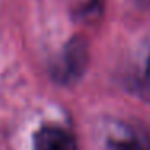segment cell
Returning <instances> with one entry per match:
<instances>
[{"label":"cell","instance_id":"cell-1","mask_svg":"<svg viewBox=\"0 0 150 150\" xmlns=\"http://www.w3.org/2000/svg\"><path fill=\"white\" fill-rule=\"evenodd\" d=\"M34 150H78L76 140L58 126H44L34 137Z\"/></svg>","mask_w":150,"mask_h":150},{"label":"cell","instance_id":"cell-2","mask_svg":"<svg viewBox=\"0 0 150 150\" xmlns=\"http://www.w3.org/2000/svg\"><path fill=\"white\" fill-rule=\"evenodd\" d=\"M84 60H86V53H84V47L78 45L76 42H73L68 47V52L65 55V63H66V76H73L78 74L84 66Z\"/></svg>","mask_w":150,"mask_h":150},{"label":"cell","instance_id":"cell-3","mask_svg":"<svg viewBox=\"0 0 150 150\" xmlns=\"http://www.w3.org/2000/svg\"><path fill=\"white\" fill-rule=\"evenodd\" d=\"M110 150H147V149L136 139H124L111 144Z\"/></svg>","mask_w":150,"mask_h":150},{"label":"cell","instance_id":"cell-4","mask_svg":"<svg viewBox=\"0 0 150 150\" xmlns=\"http://www.w3.org/2000/svg\"><path fill=\"white\" fill-rule=\"evenodd\" d=\"M142 87H144V94L150 98V57H149V60H147V66H145V71H144Z\"/></svg>","mask_w":150,"mask_h":150}]
</instances>
